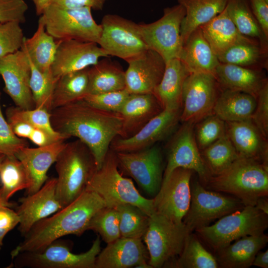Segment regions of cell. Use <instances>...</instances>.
<instances>
[{
	"label": "cell",
	"mask_w": 268,
	"mask_h": 268,
	"mask_svg": "<svg viewBox=\"0 0 268 268\" xmlns=\"http://www.w3.org/2000/svg\"><path fill=\"white\" fill-rule=\"evenodd\" d=\"M163 110L153 93L130 94L119 113L122 118L118 137H130Z\"/></svg>",
	"instance_id": "cell-24"
},
{
	"label": "cell",
	"mask_w": 268,
	"mask_h": 268,
	"mask_svg": "<svg viewBox=\"0 0 268 268\" xmlns=\"http://www.w3.org/2000/svg\"><path fill=\"white\" fill-rule=\"evenodd\" d=\"M226 134L240 157L257 160L268 165L267 139L251 119L225 122Z\"/></svg>",
	"instance_id": "cell-25"
},
{
	"label": "cell",
	"mask_w": 268,
	"mask_h": 268,
	"mask_svg": "<svg viewBox=\"0 0 268 268\" xmlns=\"http://www.w3.org/2000/svg\"><path fill=\"white\" fill-rule=\"evenodd\" d=\"M130 93L123 90L99 94H88L83 99L91 106L108 112L119 113Z\"/></svg>",
	"instance_id": "cell-47"
},
{
	"label": "cell",
	"mask_w": 268,
	"mask_h": 268,
	"mask_svg": "<svg viewBox=\"0 0 268 268\" xmlns=\"http://www.w3.org/2000/svg\"><path fill=\"white\" fill-rule=\"evenodd\" d=\"M6 121L17 136L28 139L38 146L47 145L58 140H66L64 139L53 136L23 121L14 119H8Z\"/></svg>",
	"instance_id": "cell-48"
},
{
	"label": "cell",
	"mask_w": 268,
	"mask_h": 268,
	"mask_svg": "<svg viewBox=\"0 0 268 268\" xmlns=\"http://www.w3.org/2000/svg\"><path fill=\"white\" fill-rule=\"evenodd\" d=\"M17 21L0 22V57L21 49L25 38Z\"/></svg>",
	"instance_id": "cell-46"
},
{
	"label": "cell",
	"mask_w": 268,
	"mask_h": 268,
	"mask_svg": "<svg viewBox=\"0 0 268 268\" xmlns=\"http://www.w3.org/2000/svg\"><path fill=\"white\" fill-rule=\"evenodd\" d=\"M57 46V40L47 32L40 16L36 31L31 37H25L21 50L38 69L45 72L51 69Z\"/></svg>",
	"instance_id": "cell-32"
},
{
	"label": "cell",
	"mask_w": 268,
	"mask_h": 268,
	"mask_svg": "<svg viewBox=\"0 0 268 268\" xmlns=\"http://www.w3.org/2000/svg\"><path fill=\"white\" fill-rule=\"evenodd\" d=\"M192 173L190 169L178 168L162 181L153 199L155 212L175 222H183L191 202Z\"/></svg>",
	"instance_id": "cell-15"
},
{
	"label": "cell",
	"mask_w": 268,
	"mask_h": 268,
	"mask_svg": "<svg viewBox=\"0 0 268 268\" xmlns=\"http://www.w3.org/2000/svg\"><path fill=\"white\" fill-rule=\"evenodd\" d=\"M127 63L126 89L130 94L153 93L164 72L166 62L163 58L148 49Z\"/></svg>",
	"instance_id": "cell-21"
},
{
	"label": "cell",
	"mask_w": 268,
	"mask_h": 268,
	"mask_svg": "<svg viewBox=\"0 0 268 268\" xmlns=\"http://www.w3.org/2000/svg\"><path fill=\"white\" fill-rule=\"evenodd\" d=\"M89 7L66 8L50 4L41 15L47 32L56 40L72 39L98 44L102 28Z\"/></svg>",
	"instance_id": "cell-7"
},
{
	"label": "cell",
	"mask_w": 268,
	"mask_h": 268,
	"mask_svg": "<svg viewBox=\"0 0 268 268\" xmlns=\"http://www.w3.org/2000/svg\"><path fill=\"white\" fill-rule=\"evenodd\" d=\"M51 122L55 131L67 139L74 136L91 151L97 169L103 164L113 140L121 132L119 113L96 108L83 99L53 109Z\"/></svg>",
	"instance_id": "cell-1"
},
{
	"label": "cell",
	"mask_w": 268,
	"mask_h": 268,
	"mask_svg": "<svg viewBox=\"0 0 268 268\" xmlns=\"http://www.w3.org/2000/svg\"><path fill=\"white\" fill-rule=\"evenodd\" d=\"M88 79V94L103 93L126 88L125 71L107 59L99 61L89 67Z\"/></svg>",
	"instance_id": "cell-34"
},
{
	"label": "cell",
	"mask_w": 268,
	"mask_h": 268,
	"mask_svg": "<svg viewBox=\"0 0 268 268\" xmlns=\"http://www.w3.org/2000/svg\"><path fill=\"white\" fill-rule=\"evenodd\" d=\"M27 140L17 136L4 117L0 104V153L15 155L21 149L28 146Z\"/></svg>",
	"instance_id": "cell-49"
},
{
	"label": "cell",
	"mask_w": 268,
	"mask_h": 268,
	"mask_svg": "<svg viewBox=\"0 0 268 268\" xmlns=\"http://www.w3.org/2000/svg\"><path fill=\"white\" fill-rule=\"evenodd\" d=\"M31 67L28 58L22 50L0 57V75L3 90L15 106L22 109L35 108L29 86Z\"/></svg>",
	"instance_id": "cell-17"
},
{
	"label": "cell",
	"mask_w": 268,
	"mask_h": 268,
	"mask_svg": "<svg viewBox=\"0 0 268 268\" xmlns=\"http://www.w3.org/2000/svg\"><path fill=\"white\" fill-rule=\"evenodd\" d=\"M265 1L268 3V0H265Z\"/></svg>",
	"instance_id": "cell-60"
},
{
	"label": "cell",
	"mask_w": 268,
	"mask_h": 268,
	"mask_svg": "<svg viewBox=\"0 0 268 268\" xmlns=\"http://www.w3.org/2000/svg\"><path fill=\"white\" fill-rule=\"evenodd\" d=\"M57 41L51 67L52 74L56 79L66 74L91 67L101 58L109 57L96 43L72 39Z\"/></svg>",
	"instance_id": "cell-19"
},
{
	"label": "cell",
	"mask_w": 268,
	"mask_h": 268,
	"mask_svg": "<svg viewBox=\"0 0 268 268\" xmlns=\"http://www.w3.org/2000/svg\"><path fill=\"white\" fill-rule=\"evenodd\" d=\"M194 128V125L184 123L170 141L163 180L178 168L196 172L205 184L211 176L196 143Z\"/></svg>",
	"instance_id": "cell-16"
},
{
	"label": "cell",
	"mask_w": 268,
	"mask_h": 268,
	"mask_svg": "<svg viewBox=\"0 0 268 268\" xmlns=\"http://www.w3.org/2000/svg\"><path fill=\"white\" fill-rule=\"evenodd\" d=\"M201 155L211 176L221 173L239 157L226 134L202 150Z\"/></svg>",
	"instance_id": "cell-40"
},
{
	"label": "cell",
	"mask_w": 268,
	"mask_h": 268,
	"mask_svg": "<svg viewBox=\"0 0 268 268\" xmlns=\"http://www.w3.org/2000/svg\"><path fill=\"white\" fill-rule=\"evenodd\" d=\"M56 178H48L37 191L20 199L16 211L18 230L23 236L36 223L64 207L56 196Z\"/></svg>",
	"instance_id": "cell-20"
},
{
	"label": "cell",
	"mask_w": 268,
	"mask_h": 268,
	"mask_svg": "<svg viewBox=\"0 0 268 268\" xmlns=\"http://www.w3.org/2000/svg\"><path fill=\"white\" fill-rule=\"evenodd\" d=\"M6 120H18L40 129L51 135L64 139L67 138L53 129L51 122L50 112L43 108L22 109L17 106H10L5 110Z\"/></svg>",
	"instance_id": "cell-44"
},
{
	"label": "cell",
	"mask_w": 268,
	"mask_h": 268,
	"mask_svg": "<svg viewBox=\"0 0 268 268\" xmlns=\"http://www.w3.org/2000/svg\"><path fill=\"white\" fill-rule=\"evenodd\" d=\"M28 8L24 0H0V22L24 23Z\"/></svg>",
	"instance_id": "cell-51"
},
{
	"label": "cell",
	"mask_w": 268,
	"mask_h": 268,
	"mask_svg": "<svg viewBox=\"0 0 268 268\" xmlns=\"http://www.w3.org/2000/svg\"><path fill=\"white\" fill-rule=\"evenodd\" d=\"M19 217L16 211L6 206H0V246L2 241L10 230L19 224Z\"/></svg>",
	"instance_id": "cell-52"
},
{
	"label": "cell",
	"mask_w": 268,
	"mask_h": 268,
	"mask_svg": "<svg viewBox=\"0 0 268 268\" xmlns=\"http://www.w3.org/2000/svg\"><path fill=\"white\" fill-rule=\"evenodd\" d=\"M5 155L2 154L0 153V166L4 158H5Z\"/></svg>",
	"instance_id": "cell-59"
},
{
	"label": "cell",
	"mask_w": 268,
	"mask_h": 268,
	"mask_svg": "<svg viewBox=\"0 0 268 268\" xmlns=\"http://www.w3.org/2000/svg\"><path fill=\"white\" fill-rule=\"evenodd\" d=\"M200 27L217 56L231 46L252 39L239 32L225 7L221 12Z\"/></svg>",
	"instance_id": "cell-30"
},
{
	"label": "cell",
	"mask_w": 268,
	"mask_h": 268,
	"mask_svg": "<svg viewBox=\"0 0 268 268\" xmlns=\"http://www.w3.org/2000/svg\"><path fill=\"white\" fill-rule=\"evenodd\" d=\"M191 202L183 222L191 233L245 205L235 197L207 190L199 182L191 185Z\"/></svg>",
	"instance_id": "cell-10"
},
{
	"label": "cell",
	"mask_w": 268,
	"mask_h": 268,
	"mask_svg": "<svg viewBox=\"0 0 268 268\" xmlns=\"http://www.w3.org/2000/svg\"><path fill=\"white\" fill-rule=\"evenodd\" d=\"M115 153L118 168L123 173L134 179L148 194L155 196L163 177L160 148L154 145L139 151Z\"/></svg>",
	"instance_id": "cell-14"
},
{
	"label": "cell",
	"mask_w": 268,
	"mask_h": 268,
	"mask_svg": "<svg viewBox=\"0 0 268 268\" xmlns=\"http://www.w3.org/2000/svg\"><path fill=\"white\" fill-rule=\"evenodd\" d=\"M255 18L268 39V3L265 0H248Z\"/></svg>",
	"instance_id": "cell-53"
},
{
	"label": "cell",
	"mask_w": 268,
	"mask_h": 268,
	"mask_svg": "<svg viewBox=\"0 0 268 268\" xmlns=\"http://www.w3.org/2000/svg\"><path fill=\"white\" fill-rule=\"evenodd\" d=\"M115 208L119 216L121 237L141 239L148 227L149 216L138 207L129 203Z\"/></svg>",
	"instance_id": "cell-42"
},
{
	"label": "cell",
	"mask_w": 268,
	"mask_h": 268,
	"mask_svg": "<svg viewBox=\"0 0 268 268\" xmlns=\"http://www.w3.org/2000/svg\"><path fill=\"white\" fill-rule=\"evenodd\" d=\"M215 250L218 267L248 268L252 266L257 254L267 245L268 236L264 233L241 237Z\"/></svg>",
	"instance_id": "cell-27"
},
{
	"label": "cell",
	"mask_w": 268,
	"mask_h": 268,
	"mask_svg": "<svg viewBox=\"0 0 268 268\" xmlns=\"http://www.w3.org/2000/svg\"><path fill=\"white\" fill-rule=\"evenodd\" d=\"M28 60L31 67L29 86L35 108H43L51 112L53 94L57 79L54 77L51 69L41 71L29 58Z\"/></svg>",
	"instance_id": "cell-41"
},
{
	"label": "cell",
	"mask_w": 268,
	"mask_h": 268,
	"mask_svg": "<svg viewBox=\"0 0 268 268\" xmlns=\"http://www.w3.org/2000/svg\"><path fill=\"white\" fill-rule=\"evenodd\" d=\"M185 9L181 24L183 44L197 28L206 23L225 8L228 0H178Z\"/></svg>",
	"instance_id": "cell-31"
},
{
	"label": "cell",
	"mask_w": 268,
	"mask_h": 268,
	"mask_svg": "<svg viewBox=\"0 0 268 268\" xmlns=\"http://www.w3.org/2000/svg\"><path fill=\"white\" fill-rule=\"evenodd\" d=\"M55 168L56 196L63 207L82 194L97 169L91 151L79 139L66 142L55 161Z\"/></svg>",
	"instance_id": "cell-4"
},
{
	"label": "cell",
	"mask_w": 268,
	"mask_h": 268,
	"mask_svg": "<svg viewBox=\"0 0 268 268\" xmlns=\"http://www.w3.org/2000/svg\"><path fill=\"white\" fill-rule=\"evenodd\" d=\"M190 73L179 58L166 62L162 79L153 92L163 110L181 109L183 86Z\"/></svg>",
	"instance_id": "cell-29"
},
{
	"label": "cell",
	"mask_w": 268,
	"mask_h": 268,
	"mask_svg": "<svg viewBox=\"0 0 268 268\" xmlns=\"http://www.w3.org/2000/svg\"><path fill=\"white\" fill-rule=\"evenodd\" d=\"M181 113V109L163 110L134 135L126 138L115 137L110 149L115 152H133L155 145L175 129L180 120Z\"/></svg>",
	"instance_id": "cell-18"
},
{
	"label": "cell",
	"mask_w": 268,
	"mask_h": 268,
	"mask_svg": "<svg viewBox=\"0 0 268 268\" xmlns=\"http://www.w3.org/2000/svg\"><path fill=\"white\" fill-rule=\"evenodd\" d=\"M66 144L65 140H61L36 148L24 147L15 154L27 170L31 180V186L26 190L27 195L36 192L44 185L48 179L49 168L55 163Z\"/></svg>",
	"instance_id": "cell-23"
},
{
	"label": "cell",
	"mask_w": 268,
	"mask_h": 268,
	"mask_svg": "<svg viewBox=\"0 0 268 268\" xmlns=\"http://www.w3.org/2000/svg\"><path fill=\"white\" fill-rule=\"evenodd\" d=\"M257 104L251 120L266 139L268 135V82L264 84L256 98Z\"/></svg>",
	"instance_id": "cell-50"
},
{
	"label": "cell",
	"mask_w": 268,
	"mask_h": 268,
	"mask_svg": "<svg viewBox=\"0 0 268 268\" xmlns=\"http://www.w3.org/2000/svg\"><path fill=\"white\" fill-rule=\"evenodd\" d=\"M34 3L37 15H41L44 9L51 3V0H31Z\"/></svg>",
	"instance_id": "cell-56"
},
{
	"label": "cell",
	"mask_w": 268,
	"mask_h": 268,
	"mask_svg": "<svg viewBox=\"0 0 268 268\" xmlns=\"http://www.w3.org/2000/svg\"><path fill=\"white\" fill-rule=\"evenodd\" d=\"M185 13L184 7L179 3L164 9L163 15L157 21L138 24L148 49L159 54L165 62L179 57L183 46L180 28Z\"/></svg>",
	"instance_id": "cell-11"
},
{
	"label": "cell",
	"mask_w": 268,
	"mask_h": 268,
	"mask_svg": "<svg viewBox=\"0 0 268 268\" xmlns=\"http://www.w3.org/2000/svg\"><path fill=\"white\" fill-rule=\"evenodd\" d=\"M179 59L190 73L204 72L214 75L219 64L200 27L189 37L183 46Z\"/></svg>",
	"instance_id": "cell-28"
},
{
	"label": "cell",
	"mask_w": 268,
	"mask_h": 268,
	"mask_svg": "<svg viewBox=\"0 0 268 268\" xmlns=\"http://www.w3.org/2000/svg\"><path fill=\"white\" fill-rule=\"evenodd\" d=\"M268 50L254 39L236 44L217 56L221 63L259 69L267 66Z\"/></svg>",
	"instance_id": "cell-36"
},
{
	"label": "cell",
	"mask_w": 268,
	"mask_h": 268,
	"mask_svg": "<svg viewBox=\"0 0 268 268\" xmlns=\"http://www.w3.org/2000/svg\"><path fill=\"white\" fill-rule=\"evenodd\" d=\"M100 244L98 235L87 251L77 254L71 252L66 242L58 239L42 250L19 253L14 258L15 265L17 268H95Z\"/></svg>",
	"instance_id": "cell-9"
},
{
	"label": "cell",
	"mask_w": 268,
	"mask_h": 268,
	"mask_svg": "<svg viewBox=\"0 0 268 268\" xmlns=\"http://www.w3.org/2000/svg\"><path fill=\"white\" fill-rule=\"evenodd\" d=\"M255 206L259 210L268 214V201L267 196L259 198Z\"/></svg>",
	"instance_id": "cell-57"
},
{
	"label": "cell",
	"mask_w": 268,
	"mask_h": 268,
	"mask_svg": "<svg viewBox=\"0 0 268 268\" xmlns=\"http://www.w3.org/2000/svg\"></svg>",
	"instance_id": "cell-61"
},
{
	"label": "cell",
	"mask_w": 268,
	"mask_h": 268,
	"mask_svg": "<svg viewBox=\"0 0 268 268\" xmlns=\"http://www.w3.org/2000/svg\"><path fill=\"white\" fill-rule=\"evenodd\" d=\"M141 238L120 237L107 244L97 256L95 268H152Z\"/></svg>",
	"instance_id": "cell-22"
},
{
	"label": "cell",
	"mask_w": 268,
	"mask_h": 268,
	"mask_svg": "<svg viewBox=\"0 0 268 268\" xmlns=\"http://www.w3.org/2000/svg\"><path fill=\"white\" fill-rule=\"evenodd\" d=\"M88 69L68 73L57 79L53 94L52 110L84 98L88 94Z\"/></svg>",
	"instance_id": "cell-35"
},
{
	"label": "cell",
	"mask_w": 268,
	"mask_h": 268,
	"mask_svg": "<svg viewBox=\"0 0 268 268\" xmlns=\"http://www.w3.org/2000/svg\"><path fill=\"white\" fill-rule=\"evenodd\" d=\"M268 215L255 206L245 205L218 219L213 224L195 231L217 250L244 236L264 233L268 227Z\"/></svg>",
	"instance_id": "cell-6"
},
{
	"label": "cell",
	"mask_w": 268,
	"mask_h": 268,
	"mask_svg": "<svg viewBox=\"0 0 268 268\" xmlns=\"http://www.w3.org/2000/svg\"><path fill=\"white\" fill-rule=\"evenodd\" d=\"M97 233L107 244L121 237L119 216L115 207L105 206L97 211L91 219L87 230Z\"/></svg>",
	"instance_id": "cell-43"
},
{
	"label": "cell",
	"mask_w": 268,
	"mask_h": 268,
	"mask_svg": "<svg viewBox=\"0 0 268 268\" xmlns=\"http://www.w3.org/2000/svg\"><path fill=\"white\" fill-rule=\"evenodd\" d=\"M209 189L231 194L245 205L255 206L258 199L268 194V166L257 160L239 156L220 174L205 184Z\"/></svg>",
	"instance_id": "cell-3"
},
{
	"label": "cell",
	"mask_w": 268,
	"mask_h": 268,
	"mask_svg": "<svg viewBox=\"0 0 268 268\" xmlns=\"http://www.w3.org/2000/svg\"><path fill=\"white\" fill-rule=\"evenodd\" d=\"M98 45L108 56L126 61L140 55L148 47L140 34L138 24L116 14L104 16Z\"/></svg>",
	"instance_id": "cell-12"
},
{
	"label": "cell",
	"mask_w": 268,
	"mask_h": 268,
	"mask_svg": "<svg viewBox=\"0 0 268 268\" xmlns=\"http://www.w3.org/2000/svg\"><path fill=\"white\" fill-rule=\"evenodd\" d=\"M252 266L262 268H268V251L264 252L260 251L257 254L253 262Z\"/></svg>",
	"instance_id": "cell-55"
},
{
	"label": "cell",
	"mask_w": 268,
	"mask_h": 268,
	"mask_svg": "<svg viewBox=\"0 0 268 268\" xmlns=\"http://www.w3.org/2000/svg\"><path fill=\"white\" fill-rule=\"evenodd\" d=\"M221 90L213 74L190 73L183 86L180 120L195 125L212 114Z\"/></svg>",
	"instance_id": "cell-13"
},
{
	"label": "cell",
	"mask_w": 268,
	"mask_h": 268,
	"mask_svg": "<svg viewBox=\"0 0 268 268\" xmlns=\"http://www.w3.org/2000/svg\"><path fill=\"white\" fill-rule=\"evenodd\" d=\"M257 104L252 95L236 91L222 90L213 109V114L224 122L250 120Z\"/></svg>",
	"instance_id": "cell-33"
},
{
	"label": "cell",
	"mask_w": 268,
	"mask_h": 268,
	"mask_svg": "<svg viewBox=\"0 0 268 268\" xmlns=\"http://www.w3.org/2000/svg\"><path fill=\"white\" fill-rule=\"evenodd\" d=\"M85 190L97 194L108 207L129 203L138 207L149 216L155 212L153 199L143 197L132 180L120 173L116 153L110 149L101 167L95 170L89 180Z\"/></svg>",
	"instance_id": "cell-5"
},
{
	"label": "cell",
	"mask_w": 268,
	"mask_h": 268,
	"mask_svg": "<svg viewBox=\"0 0 268 268\" xmlns=\"http://www.w3.org/2000/svg\"><path fill=\"white\" fill-rule=\"evenodd\" d=\"M13 205V203L9 202L8 201H7L5 199V198L3 196L1 190L0 188V206H6L8 207H11Z\"/></svg>",
	"instance_id": "cell-58"
},
{
	"label": "cell",
	"mask_w": 268,
	"mask_h": 268,
	"mask_svg": "<svg viewBox=\"0 0 268 268\" xmlns=\"http://www.w3.org/2000/svg\"><path fill=\"white\" fill-rule=\"evenodd\" d=\"M194 135L200 150H202L226 135L225 122L212 114L195 124Z\"/></svg>",
	"instance_id": "cell-45"
},
{
	"label": "cell",
	"mask_w": 268,
	"mask_h": 268,
	"mask_svg": "<svg viewBox=\"0 0 268 268\" xmlns=\"http://www.w3.org/2000/svg\"><path fill=\"white\" fill-rule=\"evenodd\" d=\"M168 263L164 268H218L214 256L201 244L198 237L189 233L181 254Z\"/></svg>",
	"instance_id": "cell-38"
},
{
	"label": "cell",
	"mask_w": 268,
	"mask_h": 268,
	"mask_svg": "<svg viewBox=\"0 0 268 268\" xmlns=\"http://www.w3.org/2000/svg\"><path fill=\"white\" fill-rule=\"evenodd\" d=\"M0 188L7 201L17 192L28 190L31 182L27 170L15 155L5 156L0 166Z\"/></svg>",
	"instance_id": "cell-39"
},
{
	"label": "cell",
	"mask_w": 268,
	"mask_h": 268,
	"mask_svg": "<svg viewBox=\"0 0 268 268\" xmlns=\"http://www.w3.org/2000/svg\"><path fill=\"white\" fill-rule=\"evenodd\" d=\"M105 206L100 196L85 190L71 203L36 223L12 251V258L21 253L42 250L64 236L82 235L92 217Z\"/></svg>",
	"instance_id": "cell-2"
},
{
	"label": "cell",
	"mask_w": 268,
	"mask_h": 268,
	"mask_svg": "<svg viewBox=\"0 0 268 268\" xmlns=\"http://www.w3.org/2000/svg\"><path fill=\"white\" fill-rule=\"evenodd\" d=\"M227 13L239 32L258 41L268 50V40L251 9L248 0H228Z\"/></svg>",
	"instance_id": "cell-37"
},
{
	"label": "cell",
	"mask_w": 268,
	"mask_h": 268,
	"mask_svg": "<svg viewBox=\"0 0 268 268\" xmlns=\"http://www.w3.org/2000/svg\"><path fill=\"white\" fill-rule=\"evenodd\" d=\"M189 233L183 222H175L156 212L149 216L148 227L142 238L151 268H164L177 257Z\"/></svg>",
	"instance_id": "cell-8"
},
{
	"label": "cell",
	"mask_w": 268,
	"mask_h": 268,
	"mask_svg": "<svg viewBox=\"0 0 268 268\" xmlns=\"http://www.w3.org/2000/svg\"><path fill=\"white\" fill-rule=\"evenodd\" d=\"M214 76L221 90L240 91L257 98L268 81L259 69L219 63Z\"/></svg>",
	"instance_id": "cell-26"
},
{
	"label": "cell",
	"mask_w": 268,
	"mask_h": 268,
	"mask_svg": "<svg viewBox=\"0 0 268 268\" xmlns=\"http://www.w3.org/2000/svg\"><path fill=\"white\" fill-rule=\"evenodd\" d=\"M106 0H51L52 4L66 8L89 7L96 10L103 9Z\"/></svg>",
	"instance_id": "cell-54"
}]
</instances>
